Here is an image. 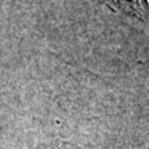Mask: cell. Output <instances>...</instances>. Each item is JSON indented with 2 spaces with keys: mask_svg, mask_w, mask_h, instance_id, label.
Here are the masks:
<instances>
[{
  "mask_svg": "<svg viewBox=\"0 0 149 149\" xmlns=\"http://www.w3.org/2000/svg\"><path fill=\"white\" fill-rule=\"evenodd\" d=\"M109 4L138 19H149V0H109Z\"/></svg>",
  "mask_w": 149,
  "mask_h": 149,
  "instance_id": "obj_1",
  "label": "cell"
}]
</instances>
